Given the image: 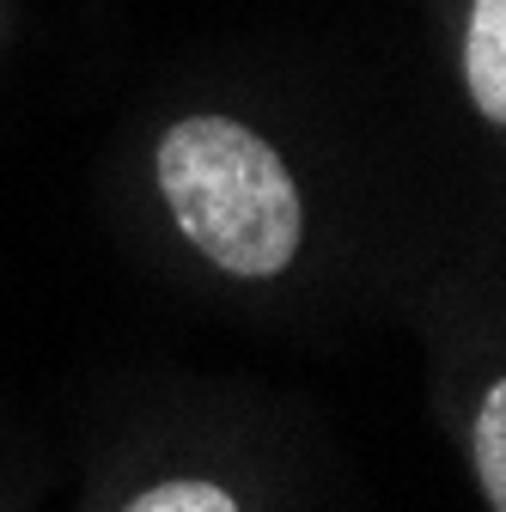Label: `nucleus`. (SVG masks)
<instances>
[{
  "instance_id": "7ed1b4c3",
  "label": "nucleus",
  "mask_w": 506,
  "mask_h": 512,
  "mask_svg": "<svg viewBox=\"0 0 506 512\" xmlns=\"http://www.w3.org/2000/svg\"><path fill=\"white\" fill-rule=\"evenodd\" d=\"M476 482H482V500L494 512H506V378L482 397L476 409Z\"/></svg>"
},
{
  "instance_id": "20e7f679",
  "label": "nucleus",
  "mask_w": 506,
  "mask_h": 512,
  "mask_svg": "<svg viewBox=\"0 0 506 512\" xmlns=\"http://www.w3.org/2000/svg\"><path fill=\"white\" fill-rule=\"evenodd\" d=\"M122 512H238V500H232L220 482L183 476V482H159V488H147L141 500H129Z\"/></svg>"
},
{
  "instance_id": "f03ea898",
  "label": "nucleus",
  "mask_w": 506,
  "mask_h": 512,
  "mask_svg": "<svg viewBox=\"0 0 506 512\" xmlns=\"http://www.w3.org/2000/svg\"><path fill=\"white\" fill-rule=\"evenodd\" d=\"M464 86L476 110L506 128V0H470V31H464Z\"/></svg>"
},
{
  "instance_id": "f257e3e1",
  "label": "nucleus",
  "mask_w": 506,
  "mask_h": 512,
  "mask_svg": "<svg viewBox=\"0 0 506 512\" xmlns=\"http://www.w3.org/2000/svg\"><path fill=\"white\" fill-rule=\"evenodd\" d=\"M159 189L177 232L226 275L263 281L299 256V183L257 128L232 116H183L159 141Z\"/></svg>"
}]
</instances>
